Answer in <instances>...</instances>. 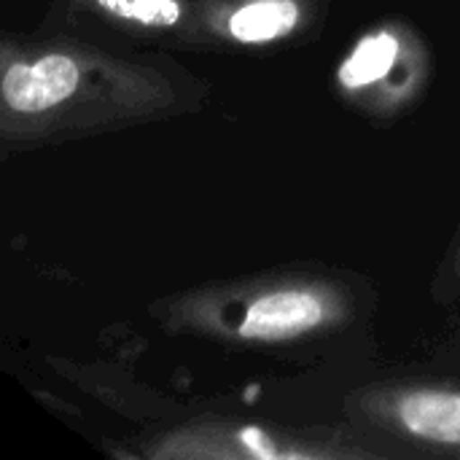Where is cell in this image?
I'll use <instances>...</instances> for the list:
<instances>
[{
	"instance_id": "1",
	"label": "cell",
	"mask_w": 460,
	"mask_h": 460,
	"mask_svg": "<svg viewBox=\"0 0 460 460\" xmlns=\"http://www.w3.org/2000/svg\"><path fill=\"white\" fill-rule=\"evenodd\" d=\"M81 86V65L75 57L49 51L35 59L8 62L3 70V102L8 113L40 116L65 105Z\"/></svg>"
},
{
	"instance_id": "2",
	"label": "cell",
	"mask_w": 460,
	"mask_h": 460,
	"mask_svg": "<svg viewBox=\"0 0 460 460\" xmlns=\"http://www.w3.org/2000/svg\"><path fill=\"white\" fill-rule=\"evenodd\" d=\"M329 313L332 302L315 288H275L259 294L245 307L234 334L259 342L291 340L323 326Z\"/></svg>"
},
{
	"instance_id": "3",
	"label": "cell",
	"mask_w": 460,
	"mask_h": 460,
	"mask_svg": "<svg viewBox=\"0 0 460 460\" xmlns=\"http://www.w3.org/2000/svg\"><path fill=\"white\" fill-rule=\"evenodd\" d=\"M391 420L407 437L434 445L460 450V394L420 388L407 391L391 402Z\"/></svg>"
},
{
	"instance_id": "4",
	"label": "cell",
	"mask_w": 460,
	"mask_h": 460,
	"mask_svg": "<svg viewBox=\"0 0 460 460\" xmlns=\"http://www.w3.org/2000/svg\"><path fill=\"white\" fill-rule=\"evenodd\" d=\"M299 19L296 0H248L229 16V35L240 43H270L294 32Z\"/></svg>"
},
{
	"instance_id": "5",
	"label": "cell",
	"mask_w": 460,
	"mask_h": 460,
	"mask_svg": "<svg viewBox=\"0 0 460 460\" xmlns=\"http://www.w3.org/2000/svg\"><path fill=\"white\" fill-rule=\"evenodd\" d=\"M399 54H402V43L394 32L380 30V32L364 35L350 51V57L342 62L340 84L350 92L372 86L394 70V65L399 62Z\"/></svg>"
},
{
	"instance_id": "6",
	"label": "cell",
	"mask_w": 460,
	"mask_h": 460,
	"mask_svg": "<svg viewBox=\"0 0 460 460\" xmlns=\"http://www.w3.org/2000/svg\"><path fill=\"white\" fill-rule=\"evenodd\" d=\"M102 11L143 27H172L181 19L178 0H97Z\"/></svg>"
},
{
	"instance_id": "7",
	"label": "cell",
	"mask_w": 460,
	"mask_h": 460,
	"mask_svg": "<svg viewBox=\"0 0 460 460\" xmlns=\"http://www.w3.org/2000/svg\"><path fill=\"white\" fill-rule=\"evenodd\" d=\"M232 442L237 445V453L248 458H299L302 456L296 450H286L283 445L275 442V437L259 429H240L232 434Z\"/></svg>"
}]
</instances>
